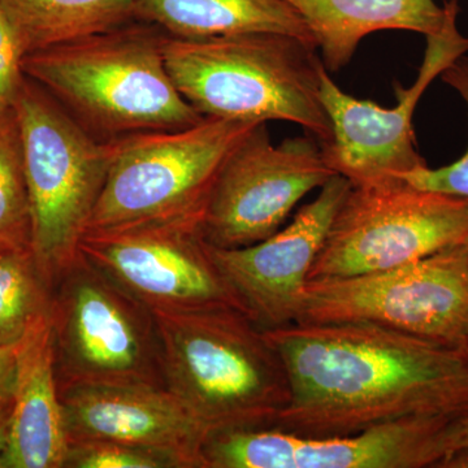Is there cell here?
Segmentation results:
<instances>
[{
	"label": "cell",
	"instance_id": "9c48e42d",
	"mask_svg": "<svg viewBox=\"0 0 468 468\" xmlns=\"http://www.w3.org/2000/svg\"><path fill=\"white\" fill-rule=\"evenodd\" d=\"M467 237L468 199L405 181L351 185L309 280L380 272L463 245Z\"/></svg>",
	"mask_w": 468,
	"mask_h": 468
},
{
	"label": "cell",
	"instance_id": "9a60e30c",
	"mask_svg": "<svg viewBox=\"0 0 468 468\" xmlns=\"http://www.w3.org/2000/svg\"><path fill=\"white\" fill-rule=\"evenodd\" d=\"M58 392L68 443H125L167 454L180 468H205L207 431L168 389L76 385Z\"/></svg>",
	"mask_w": 468,
	"mask_h": 468
},
{
	"label": "cell",
	"instance_id": "6da1fadb",
	"mask_svg": "<svg viewBox=\"0 0 468 468\" xmlns=\"http://www.w3.org/2000/svg\"><path fill=\"white\" fill-rule=\"evenodd\" d=\"M266 334L291 387L277 430L347 436L403 419L468 414L463 349L369 323H295Z\"/></svg>",
	"mask_w": 468,
	"mask_h": 468
},
{
	"label": "cell",
	"instance_id": "4316f807",
	"mask_svg": "<svg viewBox=\"0 0 468 468\" xmlns=\"http://www.w3.org/2000/svg\"><path fill=\"white\" fill-rule=\"evenodd\" d=\"M468 448V414L455 419L448 431V452Z\"/></svg>",
	"mask_w": 468,
	"mask_h": 468
},
{
	"label": "cell",
	"instance_id": "8fae6325",
	"mask_svg": "<svg viewBox=\"0 0 468 468\" xmlns=\"http://www.w3.org/2000/svg\"><path fill=\"white\" fill-rule=\"evenodd\" d=\"M202 220L180 218L86 232L79 251L153 313L243 311L212 257Z\"/></svg>",
	"mask_w": 468,
	"mask_h": 468
},
{
	"label": "cell",
	"instance_id": "277c9868",
	"mask_svg": "<svg viewBox=\"0 0 468 468\" xmlns=\"http://www.w3.org/2000/svg\"><path fill=\"white\" fill-rule=\"evenodd\" d=\"M169 392L208 433L270 428L291 401L284 362L241 310L154 313Z\"/></svg>",
	"mask_w": 468,
	"mask_h": 468
},
{
	"label": "cell",
	"instance_id": "e0dca14e",
	"mask_svg": "<svg viewBox=\"0 0 468 468\" xmlns=\"http://www.w3.org/2000/svg\"><path fill=\"white\" fill-rule=\"evenodd\" d=\"M307 27L328 72L349 66L359 43L381 30L433 36L446 20L435 0H282Z\"/></svg>",
	"mask_w": 468,
	"mask_h": 468
},
{
	"label": "cell",
	"instance_id": "7a4b0ae2",
	"mask_svg": "<svg viewBox=\"0 0 468 468\" xmlns=\"http://www.w3.org/2000/svg\"><path fill=\"white\" fill-rule=\"evenodd\" d=\"M165 36L158 27L132 20L27 54L23 70L103 143L198 124L205 117L169 76Z\"/></svg>",
	"mask_w": 468,
	"mask_h": 468
},
{
	"label": "cell",
	"instance_id": "f1b7e54d",
	"mask_svg": "<svg viewBox=\"0 0 468 468\" xmlns=\"http://www.w3.org/2000/svg\"><path fill=\"white\" fill-rule=\"evenodd\" d=\"M464 248H466V250L468 252V237H467L466 241H464Z\"/></svg>",
	"mask_w": 468,
	"mask_h": 468
},
{
	"label": "cell",
	"instance_id": "ba28073f",
	"mask_svg": "<svg viewBox=\"0 0 468 468\" xmlns=\"http://www.w3.org/2000/svg\"><path fill=\"white\" fill-rule=\"evenodd\" d=\"M297 323H369L464 350L468 345L464 243L380 272L309 280Z\"/></svg>",
	"mask_w": 468,
	"mask_h": 468
},
{
	"label": "cell",
	"instance_id": "83f0119b",
	"mask_svg": "<svg viewBox=\"0 0 468 468\" xmlns=\"http://www.w3.org/2000/svg\"><path fill=\"white\" fill-rule=\"evenodd\" d=\"M436 468H468V448L448 452Z\"/></svg>",
	"mask_w": 468,
	"mask_h": 468
},
{
	"label": "cell",
	"instance_id": "603a6c76",
	"mask_svg": "<svg viewBox=\"0 0 468 468\" xmlns=\"http://www.w3.org/2000/svg\"><path fill=\"white\" fill-rule=\"evenodd\" d=\"M64 468H180L163 452L119 442L68 443Z\"/></svg>",
	"mask_w": 468,
	"mask_h": 468
},
{
	"label": "cell",
	"instance_id": "5b68a950",
	"mask_svg": "<svg viewBox=\"0 0 468 468\" xmlns=\"http://www.w3.org/2000/svg\"><path fill=\"white\" fill-rule=\"evenodd\" d=\"M50 320L58 389H167L153 311L81 252L51 286Z\"/></svg>",
	"mask_w": 468,
	"mask_h": 468
},
{
	"label": "cell",
	"instance_id": "44dd1931",
	"mask_svg": "<svg viewBox=\"0 0 468 468\" xmlns=\"http://www.w3.org/2000/svg\"><path fill=\"white\" fill-rule=\"evenodd\" d=\"M24 246H32V211L23 138L12 107L0 111V248Z\"/></svg>",
	"mask_w": 468,
	"mask_h": 468
},
{
	"label": "cell",
	"instance_id": "7c38bea8",
	"mask_svg": "<svg viewBox=\"0 0 468 468\" xmlns=\"http://www.w3.org/2000/svg\"><path fill=\"white\" fill-rule=\"evenodd\" d=\"M334 176L315 137L275 144L261 122L224 163L203 214V236L218 249L264 241L284 227L298 202Z\"/></svg>",
	"mask_w": 468,
	"mask_h": 468
},
{
	"label": "cell",
	"instance_id": "d6986e66",
	"mask_svg": "<svg viewBox=\"0 0 468 468\" xmlns=\"http://www.w3.org/2000/svg\"><path fill=\"white\" fill-rule=\"evenodd\" d=\"M135 0H0L26 55L134 20Z\"/></svg>",
	"mask_w": 468,
	"mask_h": 468
},
{
	"label": "cell",
	"instance_id": "cb8c5ba5",
	"mask_svg": "<svg viewBox=\"0 0 468 468\" xmlns=\"http://www.w3.org/2000/svg\"><path fill=\"white\" fill-rule=\"evenodd\" d=\"M26 57L17 34L0 7V111L12 109L27 76Z\"/></svg>",
	"mask_w": 468,
	"mask_h": 468
},
{
	"label": "cell",
	"instance_id": "2e32d148",
	"mask_svg": "<svg viewBox=\"0 0 468 468\" xmlns=\"http://www.w3.org/2000/svg\"><path fill=\"white\" fill-rule=\"evenodd\" d=\"M67 452L48 313L17 344L7 468H64Z\"/></svg>",
	"mask_w": 468,
	"mask_h": 468
},
{
	"label": "cell",
	"instance_id": "5bb4252c",
	"mask_svg": "<svg viewBox=\"0 0 468 468\" xmlns=\"http://www.w3.org/2000/svg\"><path fill=\"white\" fill-rule=\"evenodd\" d=\"M351 184L335 175L288 226L239 249L211 246L212 257L243 311L264 331L295 324L304 286Z\"/></svg>",
	"mask_w": 468,
	"mask_h": 468
},
{
	"label": "cell",
	"instance_id": "7402d4cb",
	"mask_svg": "<svg viewBox=\"0 0 468 468\" xmlns=\"http://www.w3.org/2000/svg\"><path fill=\"white\" fill-rule=\"evenodd\" d=\"M442 82L466 103L468 111V57L462 55L441 73ZM401 180L418 189L431 190L468 199V147L460 159L449 165L431 168L427 165L401 176Z\"/></svg>",
	"mask_w": 468,
	"mask_h": 468
},
{
	"label": "cell",
	"instance_id": "3957f363",
	"mask_svg": "<svg viewBox=\"0 0 468 468\" xmlns=\"http://www.w3.org/2000/svg\"><path fill=\"white\" fill-rule=\"evenodd\" d=\"M163 52L176 88L203 117L292 122L322 144L331 140L320 100L325 67L313 43L280 33L165 34Z\"/></svg>",
	"mask_w": 468,
	"mask_h": 468
},
{
	"label": "cell",
	"instance_id": "4fadbf2b",
	"mask_svg": "<svg viewBox=\"0 0 468 468\" xmlns=\"http://www.w3.org/2000/svg\"><path fill=\"white\" fill-rule=\"evenodd\" d=\"M455 419L409 418L347 436L277 428L220 431L203 442L205 468H426L448 454Z\"/></svg>",
	"mask_w": 468,
	"mask_h": 468
},
{
	"label": "cell",
	"instance_id": "ffe728a7",
	"mask_svg": "<svg viewBox=\"0 0 468 468\" xmlns=\"http://www.w3.org/2000/svg\"><path fill=\"white\" fill-rule=\"evenodd\" d=\"M50 307L51 285L32 246L0 248V346L20 343Z\"/></svg>",
	"mask_w": 468,
	"mask_h": 468
},
{
	"label": "cell",
	"instance_id": "30bf717a",
	"mask_svg": "<svg viewBox=\"0 0 468 468\" xmlns=\"http://www.w3.org/2000/svg\"><path fill=\"white\" fill-rule=\"evenodd\" d=\"M442 29L427 36L418 77L410 88L394 85L397 103L381 107L341 90L328 70L322 73L320 100L331 122L332 137L322 144L329 167L353 186L402 181L401 176L427 165L418 150L412 117L419 101L443 70L468 52V37L458 29L460 3L443 0Z\"/></svg>",
	"mask_w": 468,
	"mask_h": 468
},
{
	"label": "cell",
	"instance_id": "ac0fdd59",
	"mask_svg": "<svg viewBox=\"0 0 468 468\" xmlns=\"http://www.w3.org/2000/svg\"><path fill=\"white\" fill-rule=\"evenodd\" d=\"M134 20L176 38L280 33L315 46L302 18L282 0H135Z\"/></svg>",
	"mask_w": 468,
	"mask_h": 468
},
{
	"label": "cell",
	"instance_id": "52a82bcc",
	"mask_svg": "<svg viewBox=\"0 0 468 468\" xmlns=\"http://www.w3.org/2000/svg\"><path fill=\"white\" fill-rule=\"evenodd\" d=\"M260 124L205 117L111 141L109 174L86 232L203 218L224 163Z\"/></svg>",
	"mask_w": 468,
	"mask_h": 468
},
{
	"label": "cell",
	"instance_id": "8992f818",
	"mask_svg": "<svg viewBox=\"0 0 468 468\" xmlns=\"http://www.w3.org/2000/svg\"><path fill=\"white\" fill-rule=\"evenodd\" d=\"M14 109L23 138L32 248L52 286L79 255L106 183L112 144L89 134L27 77Z\"/></svg>",
	"mask_w": 468,
	"mask_h": 468
},
{
	"label": "cell",
	"instance_id": "d4e9b609",
	"mask_svg": "<svg viewBox=\"0 0 468 468\" xmlns=\"http://www.w3.org/2000/svg\"><path fill=\"white\" fill-rule=\"evenodd\" d=\"M17 371V344L0 346V403L14 399Z\"/></svg>",
	"mask_w": 468,
	"mask_h": 468
},
{
	"label": "cell",
	"instance_id": "484cf974",
	"mask_svg": "<svg viewBox=\"0 0 468 468\" xmlns=\"http://www.w3.org/2000/svg\"><path fill=\"white\" fill-rule=\"evenodd\" d=\"M12 406H14V399L11 401L0 403V468H7Z\"/></svg>",
	"mask_w": 468,
	"mask_h": 468
},
{
	"label": "cell",
	"instance_id": "f546056e",
	"mask_svg": "<svg viewBox=\"0 0 468 468\" xmlns=\"http://www.w3.org/2000/svg\"><path fill=\"white\" fill-rule=\"evenodd\" d=\"M464 351H466V354H467V356H468V345L466 346V349H464Z\"/></svg>",
	"mask_w": 468,
	"mask_h": 468
}]
</instances>
